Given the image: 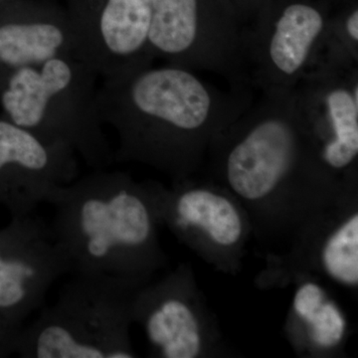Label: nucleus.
<instances>
[{
  "instance_id": "1",
  "label": "nucleus",
  "mask_w": 358,
  "mask_h": 358,
  "mask_svg": "<svg viewBox=\"0 0 358 358\" xmlns=\"http://www.w3.org/2000/svg\"><path fill=\"white\" fill-rule=\"evenodd\" d=\"M102 80L96 103L117 134L114 162L145 164L178 181L254 100L252 90H221L195 70L169 63Z\"/></svg>"
},
{
  "instance_id": "2",
  "label": "nucleus",
  "mask_w": 358,
  "mask_h": 358,
  "mask_svg": "<svg viewBox=\"0 0 358 358\" xmlns=\"http://www.w3.org/2000/svg\"><path fill=\"white\" fill-rule=\"evenodd\" d=\"M52 233L70 274L107 275L145 285L164 262L150 182L96 169L58 188Z\"/></svg>"
},
{
  "instance_id": "3",
  "label": "nucleus",
  "mask_w": 358,
  "mask_h": 358,
  "mask_svg": "<svg viewBox=\"0 0 358 358\" xmlns=\"http://www.w3.org/2000/svg\"><path fill=\"white\" fill-rule=\"evenodd\" d=\"M208 150L216 176L249 203L326 185L308 150L294 88L260 92Z\"/></svg>"
},
{
  "instance_id": "4",
  "label": "nucleus",
  "mask_w": 358,
  "mask_h": 358,
  "mask_svg": "<svg viewBox=\"0 0 358 358\" xmlns=\"http://www.w3.org/2000/svg\"><path fill=\"white\" fill-rule=\"evenodd\" d=\"M98 78L84 59H49L9 74L2 106L16 126L67 145L93 169H105L114 162V152L96 103Z\"/></svg>"
},
{
  "instance_id": "5",
  "label": "nucleus",
  "mask_w": 358,
  "mask_h": 358,
  "mask_svg": "<svg viewBox=\"0 0 358 358\" xmlns=\"http://www.w3.org/2000/svg\"><path fill=\"white\" fill-rule=\"evenodd\" d=\"M143 285L73 275L57 300L20 331L16 350L30 358H133L134 294Z\"/></svg>"
},
{
  "instance_id": "6",
  "label": "nucleus",
  "mask_w": 358,
  "mask_h": 358,
  "mask_svg": "<svg viewBox=\"0 0 358 358\" xmlns=\"http://www.w3.org/2000/svg\"><path fill=\"white\" fill-rule=\"evenodd\" d=\"M331 14L324 0H264L242 30L250 88H294L310 70Z\"/></svg>"
},
{
  "instance_id": "7",
  "label": "nucleus",
  "mask_w": 358,
  "mask_h": 358,
  "mask_svg": "<svg viewBox=\"0 0 358 358\" xmlns=\"http://www.w3.org/2000/svg\"><path fill=\"white\" fill-rule=\"evenodd\" d=\"M308 150L336 185L355 181L358 157V67L310 73L294 87Z\"/></svg>"
},
{
  "instance_id": "8",
  "label": "nucleus",
  "mask_w": 358,
  "mask_h": 358,
  "mask_svg": "<svg viewBox=\"0 0 358 358\" xmlns=\"http://www.w3.org/2000/svg\"><path fill=\"white\" fill-rule=\"evenodd\" d=\"M66 274L67 258L34 213L17 216L0 236V312L13 326L43 307L52 285Z\"/></svg>"
},
{
  "instance_id": "9",
  "label": "nucleus",
  "mask_w": 358,
  "mask_h": 358,
  "mask_svg": "<svg viewBox=\"0 0 358 358\" xmlns=\"http://www.w3.org/2000/svg\"><path fill=\"white\" fill-rule=\"evenodd\" d=\"M78 176V155L13 122L0 121V197L16 216L34 213Z\"/></svg>"
},
{
  "instance_id": "10",
  "label": "nucleus",
  "mask_w": 358,
  "mask_h": 358,
  "mask_svg": "<svg viewBox=\"0 0 358 358\" xmlns=\"http://www.w3.org/2000/svg\"><path fill=\"white\" fill-rule=\"evenodd\" d=\"M187 274L179 268L157 284L143 285L134 294L133 322L140 324L155 357L195 358L203 336Z\"/></svg>"
},
{
  "instance_id": "11",
  "label": "nucleus",
  "mask_w": 358,
  "mask_h": 358,
  "mask_svg": "<svg viewBox=\"0 0 358 358\" xmlns=\"http://www.w3.org/2000/svg\"><path fill=\"white\" fill-rule=\"evenodd\" d=\"M159 222L192 243L199 235L222 249L243 240V217L233 199L212 186L182 182L169 190L150 182Z\"/></svg>"
},
{
  "instance_id": "12",
  "label": "nucleus",
  "mask_w": 358,
  "mask_h": 358,
  "mask_svg": "<svg viewBox=\"0 0 358 358\" xmlns=\"http://www.w3.org/2000/svg\"><path fill=\"white\" fill-rule=\"evenodd\" d=\"M63 56L85 60L71 20L33 13L0 24V66L7 70V76L21 68L39 67L49 59Z\"/></svg>"
},
{
  "instance_id": "13",
  "label": "nucleus",
  "mask_w": 358,
  "mask_h": 358,
  "mask_svg": "<svg viewBox=\"0 0 358 358\" xmlns=\"http://www.w3.org/2000/svg\"><path fill=\"white\" fill-rule=\"evenodd\" d=\"M293 308L296 317L307 327L313 343L319 348H336L345 338V315L320 285L313 282L300 285L294 294Z\"/></svg>"
},
{
  "instance_id": "14",
  "label": "nucleus",
  "mask_w": 358,
  "mask_h": 358,
  "mask_svg": "<svg viewBox=\"0 0 358 358\" xmlns=\"http://www.w3.org/2000/svg\"><path fill=\"white\" fill-rule=\"evenodd\" d=\"M357 67L358 8L352 4L338 13L333 11L307 74Z\"/></svg>"
},
{
  "instance_id": "15",
  "label": "nucleus",
  "mask_w": 358,
  "mask_h": 358,
  "mask_svg": "<svg viewBox=\"0 0 358 358\" xmlns=\"http://www.w3.org/2000/svg\"><path fill=\"white\" fill-rule=\"evenodd\" d=\"M320 261L334 281L355 288L358 285V213L353 212L327 238Z\"/></svg>"
}]
</instances>
